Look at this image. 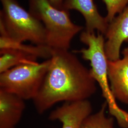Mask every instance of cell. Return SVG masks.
<instances>
[{
  "mask_svg": "<svg viewBox=\"0 0 128 128\" xmlns=\"http://www.w3.org/2000/svg\"><path fill=\"white\" fill-rule=\"evenodd\" d=\"M50 64L40 88L33 100L42 114L56 104L86 100L96 91L88 69L69 50L52 49Z\"/></svg>",
  "mask_w": 128,
  "mask_h": 128,
  "instance_id": "1",
  "label": "cell"
},
{
  "mask_svg": "<svg viewBox=\"0 0 128 128\" xmlns=\"http://www.w3.org/2000/svg\"><path fill=\"white\" fill-rule=\"evenodd\" d=\"M80 41L87 46L74 52L79 53L84 60L90 62L92 76L101 88L102 95L107 102L109 112L116 119L119 126L128 128V112L120 108L112 91L108 77V59L105 53L104 36L95 32L84 30L81 33Z\"/></svg>",
  "mask_w": 128,
  "mask_h": 128,
  "instance_id": "2",
  "label": "cell"
},
{
  "mask_svg": "<svg viewBox=\"0 0 128 128\" xmlns=\"http://www.w3.org/2000/svg\"><path fill=\"white\" fill-rule=\"evenodd\" d=\"M30 12L43 24L46 46L52 49L69 50L71 41L83 27L73 23L68 10L54 7L48 0H28Z\"/></svg>",
  "mask_w": 128,
  "mask_h": 128,
  "instance_id": "3",
  "label": "cell"
},
{
  "mask_svg": "<svg viewBox=\"0 0 128 128\" xmlns=\"http://www.w3.org/2000/svg\"><path fill=\"white\" fill-rule=\"evenodd\" d=\"M0 34L15 40L28 41L46 46V33L43 24L16 0H0Z\"/></svg>",
  "mask_w": 128,
  "mask_h": 128,
  "instance_id": "4",
  "label": "cell"
},
{
  "mask_svg": "<svg viewBox=\"0 0 128 128\" xmlns=\"http://www.w3.org/2000/svg\"><path fill=\"white\" fill-rule=\"evenodd\" d=\"M50 60L16 66L0 73V89L24 100H33L39 91Z\"/></svg>",
  "mask_w": 128,
  "mask_h": 128,
  "instance_id": "5",
  "label": "cell"
},
{
  "mask_svg": "<svg viewBox=\"0 0 128 128\" xmlns=\"http://www.w3.org/2000/svg\"><path fill=\"white\" fill-rule=\"evenodd\" d=\"M104 36L106 39L104 48L108 59L119 60L122 44L128 43V5L109 23Z\"/></svg>",
  "mask_w": 128,
  "mask_h": 128,
  "instance_id": "6",
  "label": "cell"
},
{
  "mask_svg": "<svg viewBox=\"0 0 128 128\" xmlns=\"http://www.w3.org/2000/svg\"><path fill=\"white\" fill-rule=\"evenodd\" d=\"M92 112V106L88 100L67 102L51 112L48 119L60 122L61 128H80L83 120Z\"/></svg>",
  "mask_w": 128,
  "mask_h": 128,
  "instance_id": "7",
  "label": "cell"
},
{
  "mask_svg": "<svg viewBox=\"0 0 128 128\" xmlns=\"http://www.w3.org/2000/svg\"><path fill=\"white\" fill-rule=\"evenodd\" d=\"M122 57L108 60L110 86L116 99L128 105V46L122 51Z\"/></svg>",
  "mask_w": 128,
  "mask_h": 128,
  "instance_id": "8",
  "label": "cell"
},
{
  "mask_svg": "<svg viewBox=\"0 0 128 128\" xmlns=\"http://www.w3.org/2000/svg\"><path fill=\"white\" fill-rule=\"evenodd\" d=\"M63 9L79 12L85 20V30L89 32L97 30L104 36L109 23L105 17L99 13L94 0H64Z\"/></svg>",
  "mask_w": 128,
  "mask_h": 128,
  "instance_id": "9",
  "label": "cell"
},
{
  "mask_svg": "<svg viewBox=\"0 0 128 128\" xmlns=\"http://www.w3.org/2000/svg\"><path fill=\"white\" fill-rule=\"evenodd\" d=\"M22 98L0 89V128H16L26 107Z\"/></svg>",
  "mask_w": 128,
  "mask_h": 128,
  "instance_id": "10",
  "label": "cell"
},
{
  "mask_svg": "<svg viewBox=\"0 0 128 128\" xmlns=\"http://www.w3.org/2000/svg\"><path fill=\"white\" fill-rule=\"evenodd\" d=\"M15 50L32 55L38 58L48 60L52 55V49L45 45L25 44L24 42L15 40L6 36H0V50Z\"/></svg>",
  "mask_w": 128,
  "mask_h": 128,
  "instance_id": "11",
  "label": "cell"
},
{
  "mask_svg": "<svg viewBox=\"0 0 128 128\" xmlns=\"http://www.w3.org/2000/svg\"><path fill=\"white\" fill-rule=\"evenodd\" d=\"M0 73L16 66L37 62L38 58L15 50H0Z\"/></svg>",
  "mask_w": 128,
  "mask_h": 128,
  "instance_id": "12",
  "label": "cell"
},
{
  "mask_svg": "<svg viewBox=\"0 0 128 128\" xmlns=\"http://www.w3.org/2000/svg\"><path fill=\"white\" fill-rule=\"evenodd\" d=\"M107 107L105 101L98 112L88 115L84 119L80 128H115L114 118L108 117L105 114Z\"/></svg>",
  "mask_w": 128,
  "mask_h": 128,
  "instance_id": "13",
  "label": "cell"
},
{
  "mask_svg": "<svg viewBox=\"0 0 128 128\" xmlns=\"http://www.w3.org/2000/svg\"><path fill=\"white\" fill-rule=\"evenodd\" d=\"M107 10L105 17L108 23L122 12L128 5V0H103Z\"/></svg>",
  "mask_w": 128,
  "mask_h": 128,
  "instance_id": "14",
  "label": "cell"
},
{
  "mask_svg": "<svg viewBox=\"0 0 128 128\" xmlns=\"http://www.w3.org/2000/svg\"><path fill=\"white\" fill-rule=\"evenodd\" d=\"M51 4L53 5L54 7L60 9H63V6L64 4V0H48Z\"/></svg>",
  "mask_w": 128,
  "mask_h": 128,
  "instance_id": "15",
  "label": "cell"
}]
</instances>
